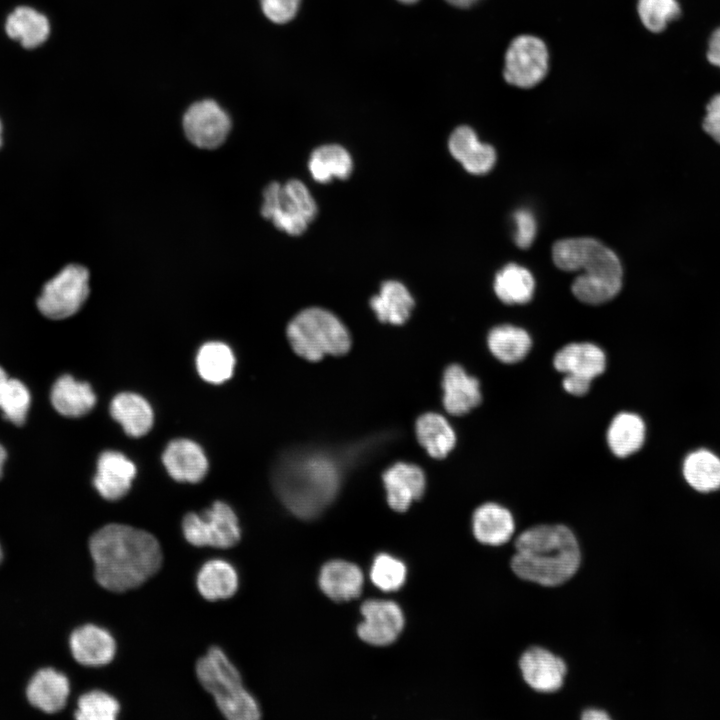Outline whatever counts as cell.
<instances>
[{
	"label": "cell",
	"instance_id": "40",
	"mask_svg": "<svg viewBox=\"0 0 720 720\" xmlns=\"http://www.w3.org/2000/svg\"><path fill=\"white\" fill-rule=\"evenodd\" d=\"M299 3L300 0H260L264 15L277 24L290 21L296 15Z\"/></svg>",
	"mask_w": 720,
	"mask_h": 720
},
{
	"label": "cell",
	"instance_id": "9",
	"mask_svg": "<svg viewBox=\"0 0 720 720\" xmlns=\"http://www.w3.org/2000/svg\"><path fill=\"white\" fill-rule=\"evenodd\" d=\"M182 530L185 539L194 546L231 548L241 538L238 518L225 502L216 501L202 514L188 513L183 518Z\"/></svg>",
	"mask_w": 720,
	"mask_h": 720
},
{
	"label": "cell",
	"instance_id": "24",
	"mask_svg": "<svg viewBox=\"0 0 720 720\" xmlns=\"http://www.w3.org/2000/svg\"><path fill=\"white\" fill-rule=\"evenodd\" d=\"M369 303L380 322L393 325L404 324L415 305L406 286L397 280L384 281Z\"/></svg>",
	"mask_w": 720,
	"mask_h": 720
},
{
	"label": "cell",
	"instance_id": "51",
	"mask_svg": "<svg viewBox=\"0 0 720 720\" xmlns=\"http://www.w3.org/2000/svg\"><path fill=\"white\" fill-rule=\"evenodd\" d=\"M2 558H3V552H2V549H1V546H0V563H1V561H2Z\"/></svg>",
	"mask_w": 720,
	"mask_h": 720
},
{
	"label": "cell",
	"instance_id": "45",
	"mask_svg": "<svg viewBox=\"0 0 720 720\" xmlns=\"http://www.w3.org/2000/svg\"><path fill=\"white\" fill-rule=\"evenodd\" d=\"M581 718L583 720H608L610 716L603 710L587 709L583 711Z\"/></svg>",
	"mask_w": 720,
	"mask_h": 720
},
{
	"label": "cell",
	"instance_id": "22",
	"mask_svg": "<svg viewBox=\"0 0 720 720\" xmlns=\"http://www.w3.org/2000/svg\"><path fill=\"white\" fill-rule=\"evenodd\" d=\"M69 692L67 677L52 668L37 671L26 690L30 704L46 713L60 711L66 705Z\"/></svg>",
	"mask_w": 720,
	"mask_h": 720
},
{
	"label": "cell",
	"instance_id": "23",
	"mask_svg": "<svg viewBox=\"0 0 720 720\" xmlns=\"http://www.w3.org/2000/svg\"><path fill=\"white\" fill-rule=\"evenodd\" d=\"M361 569L343 560L327 562L319 574V586L334 601H348L358 597L363 587Z\"/></svg>",
	"mask_w": 720,
	"mask_h": 720
},
{
	"label": "cell",
	"instance_id": "26",
	"mask_svg": "<svg viewBox=\"0 0 720 720\" xmlns=\"http://www.w3.org/2000/svg\"><path fill=\"white\" fill-rule=\"evenodd\" d=\"M50 398L54 409L66 417L83 416L96 403V396L91 386L87 382L77 381L70 375H63L55 381Z\"/></svg>",
	"mask_w": 720,
	"mask_h": 720
},
{
	"label": "cell",
	"instance_id": "41",
	"mask_svg": "<svg viewBox=\"0 0 720 720\" xmlns=\"http://www.w3.org/2000/svg\"><path fill=\"white\" fill-rule=\"evenodd\" d=\"M516 223L515 242L520 248H528L536 235V221L529 210L520 209L514 213Z\"/></svg>",
	"mask_w": 720,
	"mask_h": 720
},
{
	"label": "cell",
	"instance_id": "47",
	"mask_svg": "<svg viewBox=\"0 0 720 720\" xmlns=\"http://www.w3.org/2000/svg\"><path fill=\"white\" fill-rule=\"evenodd\" d=\"M6 459V452L4 448L0 445V477L2 475L3 465Z\"/></svg>",
	"mask_w": 720,
	"mask_h": 720
},
{
	"label": "cell",
	"instance_id": "29",
	"mask_svg": "<svg viewBox=\"0 0 720 720\" xmlns=\"http://www.w3.org/2000/svg\"><path fill=\"white\" fill-rule=\"evenodd\" d=\"M645 435V423L639 415L632 412H620L609 424L607 443L615 456L624 458L641 449Z\"/></svg>",
	"mask_w": 720,
	"mask_h": 720
},
{
	"label": "cell",
	"instance_id": "43",
	"mask_svg": "<svg viewBox=\"0 0 720 720\" xmlns=\"http://www.w3.org/2000/svg\"><path fill=\"white\" fill-rule=\"evenodd\" d=\"M591 382L592 380L584 377L565 375L562 381V385L564 390L569 394H572L574 396H582L589 391L591 387Z\"/></svg>",
	"mask_w": 720,
	"mask_h": 720
},
{
	"label": "cell",
	"instance_id": "11",
	"mask_svg": "<svg viewBox=\"0 0 720 720\" xmlns=\"http://www.w3.org/2000/svg\"><path fill=\"white\" fill-rule=\"evenodd\" d=\"M187 139L201 149H216L227 139L231 130L229 115L213 100L192 104L183 117Z\"/></svg>",
	"mask_w": 720,
	"mask_h": 720
},
{
	"label": "cell",
	"instance_id": "20",
	"mask_svg": "<svg viewBox=\"0 0 720 720\" xmlns=\"http://www.w3.org/2000/svg\"><path fill=\"white\" fill-rule=\"evenodd\" d=\"M448 147L452 156L472 174H485L492 169L496 153L492 146L478 141L468 126L457 127L450 135Z\"/></svg>",
	"mask_w": 720,
	"mask_h": 720
},
{
	"label": "cell",
	"instance_id": "49",
	"mask_svg": "<svg viewBox=\"0 0 720 720\" xmlns=\"http://www.w3.org/2000/svg\"><path fill=\"white\" fill-rule=\"evenodd\" d=\"M398 1L409 4V3H414L417 0H398Z\"/></svg>",
	"mask_w": 720,
	"mask_h": 720
},
{
	"label": "cell",
	"instance_id": "44",
	"mask_svg": "<svg viewBox=\"0 0 720 720\" xmlns=\"http://www.w3.org/2000/svg\"><path fill=\"white\" fill-rule=\"evenodd\" d=\"M707 59L712 65L720 68V27L714 30L709 39Z\"/></svg>",
	"mask_w": 720,
	"mask_h": 720
},
{
	"label": "cell",
	"instance_id": "32",
	"mask_svg": "<svg viewBox=\"0 0 720 720\" xmlns=\"http://www.w3.org/2000/svg\"><path fill=\"white\" fill-rule=\"evenodd\" d=\"M488 348L493 356L505 364L523 360L529 353L532 340L524 329L509 324L492 328L487 337Z\"/></svg>",
	"mask_w": 720,
	"mask_h": 720
},
{
	"label": "cell",
	"instance_id": "38",
	"mask_svg": "<svg viewBox=\"0 0 720 720\" xmlns=\"http://www.w3.org/2000/svg\"><path fill=\"white\" fill-rule=\"evenodd\" d=\"M405 564L388 554H379L373 560L370 578L373 584L385 592L397 591L406 580Z\"/></svg>",
	"mask_w": 720,
	"mask_h": 720
},
{
	"label": "cell",
	"instance_id": "5",
	"mask_svg": "<svg viewBox=\"0 0 720 720\" xmlns=\"http://www.w3.org/2000/svg\"><path fill=\"white\" fill-rule=\"evenodd\" d=\"M196 675L221 713L230 720H257L261 711L245 689L239 671L219 647H212L196 663Z\"/></svg>",
	"mask_w": 720,
	"mask_h": 720
},
{
	"label": "cell",
	"instance_id": "46",
	"mask_svg": "<svg viewBox=\"0 0 720 720\" xmlns=\"http://www.w3.org/2000/svg\"><path fill=\"white\" fill-rule=\"evenodd\" d=\"M446 1L450 4H452L453 6L464 8V7H469L473 4H475L479 0H446Z\"/></svg>",
	"mask_w": 720,
	"mask_h": 720
},
{
	"label": "cell",
	"instance_id": "48",
	"mask_svg": "<svg viewBox=\"0 0 720 720\" xmlns=\"http://www.w3.org/2000/svg\"><path fill=\"white\" fill-rule=\"evenodd\" d=\"M6 378H7L6 373H5L4 370L0 367V389H1V386H2V384L4 383V381L6 380Z\"/></svg>",
	"mask_w": 720,
	"mask_h": 720
},
{
	"label": "cell",
	"instance_id": "33",
	"mask_svg": "<svg viewBox=\"0 0 720 720\" xmlns=\"http://www.w3.org/2000/svg\"><path fill=\"white\" fill-rule=\"evenodd\" d=\"M686 482L699 492H711L720 488V458L706 449L689 453L683 462Z\"/></svg>",
	"mask_w": 720,
	"mask_h": 720
},
{
	"label": "cell",
	"instance_id": "19",
	"mask_svg": "<svg viewBox=\"0 0 720 720\" xmlns=\"http://www.w3.org/2000/svg\"><path fill=\"white\" fill-rule=\"evenodd\" d=\"M553 365L565 375L593 380L604 372L606 356L604 351L593 343H570L557 351Z\"/></svg>",
	"mask_w": 720,
	"mask_h": 720
},
{
	"label": "cell",
	"instance_id": "36",
	"mask_svg": "<svg viewBox=\"0 0 720 720\" xmlns=\"http://www.w3.org/2000/svg\"><path fill=\"white\" fill-rule=\"evenodd\" d=\"M31 402L27 387L19 380L6 378L0 389V410L15 425L25 422Z\"/></svg>",
	"mask_w": 720,
	"mask_h": 720
},
{
	"label": "cell",
	"instance_id": "1",
	"mask_svg": "<svg viewBox=\"0 0 720 720\" xmlns=\"http://www.w3.org/2000/svg\"><path fill=\"white\" fill-rule=\"evenodd\" d=\"M95 578L105 589L124 592L153 576L162 563L158 540L150 533L124 524H108L89 540Z\"/></svg>",
	"mask_w": 720,
	"mask_h": 720
},
{
	"label": "cell",
	"instance_id": "3",
	"mask_svg": "<svg viewBox=\"0 0 720 720\" xmlns=\"http://www.w3.org/2000/svg\"><path fill=\"white\" fill-rule=\"evenodd\" d=\"M581 550L574 533L562 524H541L523 531L515 540L513 572L542 586H558L577 572Z\"/></svg>",
	"mask_w": 720,
	"mask_h": 720
},
{
	"label": "cell",
	"instance_id": "30",
	"mask_svg": "<svg viewBox=\"0 0 720 720\" xmlns=\"http://www.w3.org/2000/svg\"><path fill=\"white\" fill-rule=\"evenodd\" d=\"M416 436L420 445L436 459L445 458L456 444V435L445 417L428 412L416 421Z\"/></svg>",
	"mask_w": 720,
	"mask_h": 720
},
{
	"label": "cell",
	"instance_id": "34",
	"mask_svg": "<svg viewBox=\"0 0 720 720\" xmlns=\"http://www.w3.org/2000/svg\"><path fill=\"white\" fill-rule=\"evenodd\" d=\"M235 357L228 345L222 342H208L201 346L196 356V368L207 382L220 384L231 378Z\"/></svg>",
	"mask_w": 720,
	"mask_h": 720
},
{
	"label": "cell",
	"instance_id": "12",
	"mask_svg": "<svg viewBox=\"0 0 720 720\" xmlns=\"http://www.w3.org/2000/svg\"><path fill=\"white\" fill-rule=\"evenodd\" d=\"M364 621L357 628L358 636L374 646L393 643L404 626V615L400 606L390 600H368L361 606Z\"/></svg>",
	"mask_w": 720,
	"mask_h": 720
},
{
	"label": "cell",
	"instance_id": "27",
	"mask_svg": "<svg viewBox=\"0 0 720 720\" xmlns=\"http://www.w3.org/2000/svg\"><path fill=\"white\" fill-rule=\"evenodd\" d=\"M111 416L121 424L125 433L132 437L147 434L153 425V411L150 404L140 395L123 392L116 395L110 404Z\"/></svg>",
	"mask_w": 720,
	"mask_h": 720
},
{
	"label": "cell",
	"instance_id": "28",
	"mask_svg": "<svg viewBox=\"0 0 720 720\" xmlns=\"http://www.w3.org/2000/svg\"><path fill=\"white\" fill-rule=\"evenodd\" d=\"M196 585L199 593L207 600L227 599L237 591L238 574L229 562L211 559L199 569Z\"/></svg>",
	"mask_w": 720,
	"mask_h": 720
},
{
	"label": "cell",
	"instance_id": "39",
	"mask_svg": "<svg viewBox=\"0 0 720 720\" xmlns=\"http://www.w3.org/2000/svg\"><path fill=\"white\" fill-rule=\"evenodd\" d=\"M637 11L643 25L658 33L679 17L681 8L677 0H638Z\"/></svg>",
	"mask_w": 720,
	"mask_h": 720
},
{
	"label": "cell",
	"instance_id": "31",
	"mask_svg": "<svg viewBox=\"0 0 720 720\" xmlns=\"http://www.w3.org/2000/svg\"><path fill=\"white\" fill-rule=\"evenodd\" d=\"M353 169L350 153L341 145L325 144L317 147L310 155L308 170L319 183L330 182L333 178L346 179Z\"/></svg>",
	"mask_w": 720,
	"mask_h": 720
},
{
	"label": "cell",
	"instance_id": "8",
	"mask_svg": "<svg viewBox=\"0 0 720 720\" xmlns=\"http://www.w3.org/2000/svg\"><path fill=\"white\" fill-rule=\"evenodd\" d=\"M88 295L89 271L69 264L44 284L36 305L45 317L61 320L77 313Z\"/></svg>",
	"mask_w": 720,
	"mask_h": 720
},
{
	"label": "cell",
	"instance_id": "10",
	"mask_svg": "<svg viewBox=\"0 0 720 720\" xmlns=\"http://www.w3.org/2000/svg\"><path fill=\"white\" fill-rule=\"evenodd\" d=\"M548 60V50L541 39L531 35L518 36L507 49L504 78L513 86L531 88L545 77Z\"/></svg>",
	"mask_w": 720,
	"mask_h": 720
},
{
	"label": "cell",
	"instance_id": "21",
	"mask_svg": "<svg viewBox=\"0 0 720 720\" xmlns=\"http://www.w3.org/2000/svg\"><path fill=\"white\" fill-rule=\"evenodd\" d=\"M472 528L478 542L499 546L511 539L515 531V522L507 508L488 502L475 509L472 516Z\"/></svg>",
	"mask_w": 720,
	"mask_h": 720
},
{
	"label": "cell",
	"instance_id": "37",
	"mask_svg": "<svg viewBox=\"0 0 720 720\" xmlns=\"http://www.w3.org/2000/svg\"><path fill=\"white\" fill-rule=\"evenodd\" d=\"M120 710L118 701L101 690H92L79 697L75 717L79 720H114Z\"/></svg>",
	"mask_w": 720,
	"mask_h": 720
},
{
	"label": "cell",
	"instance_id": "35",
	"mask_svg": "<svg viewBox=\"0 0 720 720\" xmlns=\"http://www.w3.org/2000/svg\"><path fill=\"white\" fill-rule=\"evenodd\" d=\"M535 283L524 267L510 263L499 271L494 281L497 297L506 304H525L533 296Z\"/></svg>",
	"mask_w": 720,
	"mask_h": 720
},
{
	"label": "cell",
	"instance_id": "2",
	"mask_svg": "<svg viewBox=\"0 0 720 720\" xmlns=\"http://www.w3.org/2000/svg\"><path fill=\"white\" fill-rule=\"evenodd\" d=\"M341 469L322 451L303 450L281 457L273 470V485L283 504L297 517L319 515L335 498Z\"/></svg>",
	"mask_w": 720,
	"mask_h": 720
},
{
	"label": "cell",
	"instance_id": "18",
	"mask_svg": "<svg viewBox=\"0 0 720 720\" xmlns=\"http://www.w3.org/2000/svg\"><path fill=\"white\" fill-rule=\"evenodd\" d=\"M443 406L452 415L460 416L477 407L481 400L480 383L458 364L449 365L442 378Z\"/></svg>",
	"mask_w": 720,
	"mask_h": 720
},
{
	"label": "cell",
	"instance_id": "17",
	"mask_svg": "<svg viewBox=\"0 0 720 720\" xmlns=\"http://www.w3.org/2000/svg\"><path fill=\"white\" fill-rule=\"evenodd\" d=\"M162 461L169 475L180 482H200L208 470L203 449L189 439L171 441L162 455Z\"/></svg>",
	"mask_w": 720,
	"mask_h": 720
},
{
	"label": "cell",
	"instance_id": "15",
	"mask_svg": "<svg viewBox=\"0 0 720 720\" xmlns=\"http://www.w3.org/2000/svg\"><path fill=\"white\" fill-rule=\"evenodd\" d=\"M136 475V467L124 454L104 451L98 458L93 479L94 487L106 500L114 501L125 496Z\"/></svg>",
	"mask_w": 720,
	"mask_h": 720
},
{
	"label": "cell",
	"instance_id": "50",
	"mask_svg": "<svg viewBox=\"0 0 720 720\" xmlns=\"http://www.w3.org/2000/svg\"><path fill=\"white\" fill-rule=\"evenodd\" d=\"M2 129H3V128H2V123H1V121H0V146H1V144H2Z\"/></svg>",
	"mask_w": 720,
	"mask_h": 720
},
{
	"label": "cell",
	"instance_id": "13",
	"mask_svg": "<svg viewBox=\"0 0 720 720\" xmlns=\"http://www.w3.org/2000/svg\"><path fill=\"white\" fill-rule=\"evenodd\" d=\"M519 667L524 681L542 693L559 690L567 673L565 661L542 647L527 649L520 657Z\"/></svg>",
	"mask_w": 720,
	"mask_h": 720
},
{
	"label": "cell",
	"instance_id": "42",
	"mask_svg": "<svg viewBox=\"0 0 720 720\" xmlns=\"http://www.w3.org/2000/svg\"><path fill=\"white\" fill-rule=\"evenodd\" d=\"M703 129L715 142L720 144V94L713 96L706 106Z\"/></svg>",
	"mask_w": 720,
	"mask_h": 720
},
{
	"label": "cell",
	"instance_id": "14",
	"mask_svg": "<svg viewBox=\"0 0 720 720\" xmlns=\"http://www.w3.org/2000/svg\"><path fill=\"white\" fill-rule=\"evenodd\" d=\"M383 483L389 506L397 512H405L413 501L420 499L425 491L423 470L415 465L399 462L383 473Z\"/></svg>",
	"mask_w": 720,
	"mask_h": 720
},
{
	"label": "cell",
	"instance_id": "7",
	"mask_svg": "<svg viewBox=\"0 0 720 720\" xmlns=\"http://www.w3.org/2000/svg\"><path fill=\"white\" fill-rule=\"evenodd\" d=\"M261 215L280 231L297 236L317 215V204L307 186L297 179L269 183L263 191Z\"/></svg>",
	"mask_w": 720,
	"mask_h": 720
},
{
	"label": "cell",
	"instance_id": "16",
	"mask_svg": "<svg viewBox=\"0 0 720 720\" xmlns=\"http://www.w3.org/2000/svg\"><path fill=\"white\" fill-rule=\"evenodd\" d=\"M69 644L75 660L88 667L107 665L116 652V643L109 631L93 624L75 629Z\"/></svg>",
	"mask_w": 720,
	"mask_h": 720
},
{
	"label": "cell",
	"instance_id": "4",
	"mask_svg": "<svg viewBox=\"0 0 720 720\" xmlns=\"http://www.w3.org/2000/svg\"><path fill=\"white\" fill-rule=\"evenodd\" d=\"M553 260L558 268L584 270L572 284L573 294L587 304H601L615 297L622 286V267L616 254L592 238L556 242Z\"/></svg>",
	"mask_w": 720,
	"mask_h": 720
},
{
	"label": "cell",
	"instance_id": "6",
	"mask_svg": "<svg viewBox=\"0 0 720 720\" xmlns=\"http://www.w3.org/2000/svg\"><path fill=\"white\" fill-rule=\"evenodd\" d=\"M287 337L294 352L312 362L327 354L344 355L351 347L346 326L332 312L320 307L300 311L288 324Z\"/></svg>",
	"mask_w": 720,
	"mask_h": 720
},
{
	"label": "cell",
	"instance_id": "25",
	"mask_svg": "<svg viewBox=\"0 0 720 720\" xmlns=\"http://www.w3.org/2000/svg\"><path fill=\"white\" fill-rule=\"evenodd\" d=\"M5 32L9 38L26 49L42 45L49 37L48 18L29 6L16 7L6 18Z\"/></svg>",
	"mask_w": 720,
	"mask_h": 720
}]
</instances>
